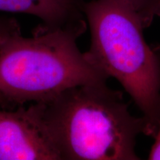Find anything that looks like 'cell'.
I'll list each match as a JSON object with an SVG mask.
<instances>
[{"label":"cell","instance_id":"cell-4","mask_svg":"<svg viewBox=\"0 0 160 160\" xmlns=\"http://www.w3.org/2000/svg\"><path fill=\"white\" fill-rule=\"evenodd\" d=\"M44 111L43 102L0 111V160H61Z\"/></svg>","mask_w":160,"mask_h":160},{"label":"cell","instance_id":"cell-2","mask_svg":"<svg viewBox=\"0 0 160 160\" xmlns=\"http://www.w3.org/2000/svg\"><path fill=\"white\" fill-rule=\"evenodd\" d=\"M45 104L44 118L61 160H138L145 118L132 116L121 91L106 82L66 90Z\"/></svg>","mask_w":160,"mask_h":160},{"label":"cell","instance_id":"cell-5","mask_svg":"<svg viewBox=\"0 0 160 160\" xmlns=\"http://www.w3.org/2000/svg\"><path fill=\"white\" fill-rule=\"evenodd\" d=\"M82 0H0V11L37 17L49 28H62L84 19Z\"/></svg>","mask_w":160,"mask_h":160},{"label":"cell","instance_id":"cell-6","mask_svg":"<svg viewBox=\"0 0 160 160\" xmlns=\"http://www.w3.org/2000/svg\"><path fill=\"white\" fill-rule=\"evenodd\" d=\"M139 18L144 28L160 17V0H124Z\"/></svg>","mask_w":160,"mask_h":160},{"label":"cell","instance_id":"cell-3","mask_svg":"<svg viewBox=\"0 0 160 160\" xmlns=\"http://www.w3.org/2000/svg\"><path fill=\"white\" fill-rule=\"evenodd\" d=\"M91 34L88 60L117 79L143 113L148 136L157 132L160 115V57L144 38V26L124 0L83 4Z\"/></svg>","mask_w":160,"mask_h":160},{"label":"cell","instance_id":"cell-8","mask_svg":"<svg viewBox=\"0 0 160 160\" xmlns=\"http://www.w3.org/2000/svg\"><path fill=\"white\" fill-rule=\"evenodd\" d=\"M153 137L155 138V142L152 146V148L148 156V159L160 160V115L157 132Z\"/></svg>","mask_w":160,"mask_h":160},{"label":"cell","instance_id":"cell-1","mask_svg":"<svg viewBox=\"0 0 160 160\" xmlns=\"http://www.w3.org/2000/svg\"><path fill=\"white\" fill-rule=\"evenodd\" d=\"M85 19L62 28L41 25L33 36L21 30L0 46V106L13 110L28 102H48L66 90L106 82L108 77L78 48Z\"/></svg>","mask_w":160,"mask_h":160},{"label":"cell","instance_id":"cell-7","mask_svg":"<svg viewBox=\"0 0 160 160\" xmlns=\"http://www.w3.org/2000/svg\"><path fill=\"white\" fill-rule=\"evenodd\" d=\"M20 30V26L14 18L0 17V46L8 37Z\"/></svg>","mask_w":160,"mask_h":160}]
</instances>
